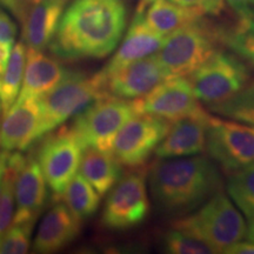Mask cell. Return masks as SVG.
<instances>
[{
	"label": "cell",
	"mask_w": 254,
	"mask_h": 254,
	"mask_svg": "<svg viewBox=\"0 0 254 254\" xmlns=\"http://www.w3.org/2000/svg\"><path fill=\"white\" fill-rule=\"evenodd\" d=\"M127 23L125 0H73L50 49L58 58H104L116 50Z\"/></svg>",
	"instance_id": "obj_1"
},
{
	"label": "cell",
	"mask_w": 254,
	"mask_h": 254,
	"mask_svg": "<svg viewBox=\"0 0 254 254\" xmlns=\"http://www.w3.org/2000/svg\"><path fill=\"white\" fill-rule=\"evenodd\" d=\"M221 178L205 157L159 159L150 170V190L165 214L186 215L220 192Z\"/></svg>",
	"instance_id": "obj_2"
},
{
	"label": "cell",
	"mask_w": 254,
	"mask_h": 254,
	"mask_svg": "<svg viewBox=\"0 0 254 254\" xmlns=\"http://www.w3.org/2000/svg\"><path fill=\"white\" fill-rule=\"evenodd\" d=\"M173 228L202 241L214 253H225L247 233V225L239 208L222 192L215 193L196 212L174 221Z\"/></svg>",
	"instance_id": "obj_3"
},
{
	"label": "cell",
	"mask_w": 254,
	"mask_h": 254,
	"mask_svg": "<svg viewBox=\"0 0 254 254\" xmlns=\"http://www.w3.org/2000/svg\"><path fill=\"white\" fill-rule=\"evenodd\" d=\"M220 31L209 27L204 19L165 37L155 55L168 77H190L217 52Z\"/></svg>",
	"instance_id": "obj_4"
},
{
	"label": "cell",
	"mask_w": 254,
	"mask_h": 254,
	"mask_svg": "<svg viewBox=\"0 0 254 254\" xmlns=\"http://www.w3.org/2000/svg\"><path fill=\"white\" fill-rule=\"evenodd\" d=\"M106 97L110 95L98 74L87 77L82 73L72 72L49 93L39 98L40 123L37 139Z\"/></svg>",
	"instance_id": "obj_5"
},
{
	"label": "cell",
	"mask_w": 254,
	"mask_h": 254,
	"mask_svg": "<svg viewBox=\"0 0 254 254\" xmlns=\"http://www.w3.org/2000/svg\"><path fill=\"white\" fill-rule=\"evenodd\" d=\"M135 114L132 100L106 97L77 114L68 128L82 148L92 146L112 151L117 133Z\"/></svg>",
	"instance_id": "obj_6"
},
{
	"label": "cell",
	"mask_w": 254,
	"mask_h": 254,
	"mask_svg": "<svg viewBox=\"0 0 254 254\" xmlns=\"http://www.w3.org/2000/svg\"><path fill=\"white\" fill-rule=\"evenodd\" d=\"M249 78V69L240 60L217 51L190 75L189 80L198 100L213 106L234 97L243 90Z\"/></svg>",
	"instance_id": "obj_7"
},
{
	"label": "cell",
	"mask_w": 254,
	"mask_h": 254,
	"mask_svg": "<svg viewBox=\"0 0 254 254\" xmlns=\"http://www.w3.org/2000/svg\"><path fill=\"white\" fill-rule=\"evenodd\" d=\"M150 212V200L144 171L120 177L107 196L101 215L105 227L123 231L141 224Z\"/></svg>",
	"instance_id": "obj_8"
},
{
	"label": "cell",
	"mask_w": 254,
	"mask_h": 254,
	"mask_svg": "<svg viewBox=\"0 0 254 254\" xmlns=\"http://www.w3.org/2000/svg\"><path fill=\"white\" fill-rule=\"evenodd\" d=\"M171 124L151 114H135L117 133L112 146L114 157L124 166H142L166 136Z\"/></svg>",
	"instance_id": "obj_9"
},
{
	"label": "cell",
	"mask_w": 254,
	"mask_h": 254,
	"mask_svg": "<svg viewBox=\"0 0 254 254\" xmlns=\"http://www.w3.org/2000/svg\"><path fill=\"white\" fill-rule=\"evenodd\" d=\"M82 150L68 127H63L56 134L47 136L40 146L37 160L46 184L58 201L66 186L78 172Z\"/></svg>",
	"instance_id": "obj_10"
},
{
	"label": "cell",
	"mask_w": 254,
	"mask_h": 254,
	"mask_svg": "<svg viewBox=\"0 0 254 254\" xmlns=\"http://www.w3.org/2000/svg\"><path fill=\"white\" fill-rule=\"evenodd\" d=\"M206 150L232 173L254 163V134L239 123L209 116Z\"/></svg>",
	"instance_id": "obj_11"
},
{
	"label": "cell",
	"mask_w": 254,
	"mask_h": 254,
	"mask_svg": "<svg viewBox=\"0 0 254 254\" xmlns=\"http://www.w3.org/2000/svg\"><path fill=\"white\" fill-rule=\"evenodd\" d=\"M132 101L138 114H151L171 123L201 110L185 77H168L144 97Z\"/></svg>",
	"instance_id": "obj_12"
},
{
	"label": "cell",
	"mask_w": 254,
	"mask_h": 254,
	"mask_svg": "<svg viewBox=\"0 0 254 254\" xmlns=\"http://www.w3.org/2000/svg\"><path fill=\"white\" fill-rule=\"evenodd\" d=\"M110 97L134 100L144 97L160 82L168 78L159 63L157 55H152L128 64L107 75L97 73Z\"/></svg>",
	"instance_id": "obj_13"
},
{
	"label": "cell",
	"mask_w": 254,
	"mask_h": 254,
	"mask_svg": "<svg viewBox=\"0 0 254 254\" xmlns=\"http://www.w3.org/2000/svg\"><path fill=\"white\" fill-rule=\"evenodd\" d=\"M209 114L204 110L171 124L167 134L155 150L159 159L198 155L207 146Z\"/></svg>",
	"instance_id": "obj_14"
},
{
	"label": "cell",
	"mask_w": 254,
	"mask_h": 254,
	"mask_svg": "<svg viewBox=\"0 0 254 254\" xmlns=\"http://www.w3.org/2000/svg\"><path fill=\"white\" fill-rule=\"evenodd\" d=\"M47 198L46 180L40 165L25 157L15 177V211L12 225H34Z\"/></svg>",
	"instance_id": "obj_15"
},
{
	"label": "cell",
	"mask_w": 254,
	"mask_h": 254,
	"mask_svg": "<svg viewBox=\"0 0 254 254\" xmlns=\"http://www.w3.org/2000/svg\"><path fill=\"white\" fill-rule=\"evenodd\" d=\"M40 123L39 99L14 103L0 126V150L25 151L37 140Z\"/></svg>",
	"instance_id": "obj_16"
},
{
	"label": "cell",
	"mask_w": 254,
	"mask_h": 254,
	"mask_svg": "<svg viewBox=\"0 0 254 254\" xmlns=\"http://www.w3.org/2000/svg\"><path fill=\"white\" fill-rule=\"evenodd\" d=\"M164 40L165 37L158 34L146 24L144 12L136 11L122 45L99 73L107 75L136 60L155 55L163 46Z\"/></svg>",
	"instance_id": "obj_17"
},
{
	"label": "cell",
	"mask_w": 254,
	"mask_h": 254,
	"mask_svg": "<svg viewBox=\"0 0 254 254\" xmlns=\"http://www.w3.org/2000/svg\"><path fill=\"white\" fill-rule=\"evenodd\" d=\"M72 71L66 69L55 58L44 55L43 51L27 47L24 81L15 103L26 99H39L67 78Z\"/></svg>",
	"instance_id": "obj_18"
},
{
	"label": "cell",
	"mask_w": 254,
	"mask_h": 254,
	"mask_svg": "<svg viewBox=\"0 0 254 254\" xmlns=\"http://www.w3.org/2000/svg\"><path fill=\"white\" fill-rule=\"evenodd\" d=\"M68 0H43L28 6L21 20L23 41L27 47L44 51L55 37Z\"/></svg>",
	"instance_id": "obj_19"
},
{
	"label": "cell",
	"mask_w": 254,
	"mask_h": 254,
	"mask_svg": "<svg viewBox=\"0 0 254 254\" xmlns=\"http://www.w3.org/2000/svg\"><path fill=\"white\" fill-rule=\"evenodd\" d=\"M80 222L65 202L58 201L41 220L33 250L37 253H53L68 245L80 232Z\"/></svg>",
	"instance_id": "obj_20"
},
{
	"label": "cell",
	"mask_w": 254,
	"mask_h": 254,
	"mask_svg": "<svg viewBox=\"0 0 254 254\" xmlns=\"http://www.w3.org/2000/svg\"><path fill=\"white\" fill-rule=\"evenodd\" d=\"M79 170L100 196L107 194L122 177V164L113 152L92 146L82 150Z\"/></svg>",
	"instance_id": "obj_21"
},
{
	"label": "cell",
	"mask_w": 254,
	"mask_h": 254,
	"mask_svg": "<svg viewBox=\"0 0 254 254\" xmlns=\"http://www.w3.org/2000/svg\"><path fill=\"white\" fill-rule=\"evenodd\" d=\"M204 15L205 12L200 7H185L171 0H154L144 11L146 24L163 37L195 23Z\"/></svg>",
	"instance_id": "obj_22"
},
{
	"label": "cell",
	"mask_w": 254,
	"mask_h": 254,
	"mask_svg": "<svg viewBox=\"0 0 254 254\" xmlns=\"http://www.w3.org/2000/svg\"><path fill=\"white\" fill-rule=\"evenodd\" d=\"M27 46L24 41H18L12 47L5 71L0 77V101L2 107V117L11 110L24 81L26 66Z\"/></svg>",
	"instance_id": "obj_23"
},
{
	"label": "cell",
	"mask_w": 254,
	"mask_h": 254,
	"mask_svg": "<svg viewBox=\"0 0 254 254\" xmlns=\"http://www.w3.org/2000/svg\"><path fill=\"white\" fill-rule=\"evenodd\" d=\"M62 199L79 221L93 215L100 205V195L80 172L66 186Z\"/></svg>",
	"instance_id": "obj_24"
},
{
	"label": "cell",
	"mask_w": 254,
	"mask_h": 254,
	"mask_svg": "<svg viewBox=\"0 0 254 254\" xmlns=\"http://www.w3.org/2000/svg\"><path fill=\"white\" fill-rule=\"evenodd\" d=\"M226 189L239 211L247 219L254 217V163L232 172Z\"/></svg>",
	"instance_id": "obj_25"
},
{
	"label": "cell",
	"mask_w": 254,
	"mask_h": 254,
	"mask_svg": "<svg viewBox=\"0 0 254 254\" xmlns=\"http://www.w3.org/2000/svg\"><path fill=\"white\" fill-rule=\"evenodd\" d=\"M25 155L9 152L6 163L2 190L0 195V236L12 225L15 206V177Z\"/></svg>",
	"instance_id": "obj_26"
},
{
	"label": "cell",
	"mask_w": 254,
	"mask_h": 254,
	"mask_svg": "<svg viewBox=\"0 0 254 254\" xmlns=\"http://www.w3.org/2000/svg\"><path fill=\"white\" fill-rule=\"evenodd\" d=\"M211 111L236 122L254 125V80L224 103L213 105Z\"/></svg>",
	"instance_id": "obj_27"
},
{
	"label": "cell",
	"mask_w": 254,
	"mask_h": 254,
	"mask_svg": "<svg viewBox=\"0 0 254 254\" xmlns=\"http://www.w3.org/2000/svg\"><path fill=\"white\" fill-rule=\"evenodd\" d=\"M221 43H225L237 55L254 65V32L238 21L233 30H220Z\"/></svg>",
	"instance_id": "obj_28"
},
{
	"label": "cell",
	"mask_w": 254,
	"mask_h": 254,
	"mask_svg": "<svg viewBox=\"0 0 254 254\" xmlns=\"http://www.w3.org/2000/svg\"><path fill=\"white\" fill-rule=\"evenodd\" d=\"M34 225H11L0 236V254H24L28 252Z\"/></svg>",
	"instance_id": "obj_29"
},
{
	"label": "cell",
	"mask_w": 254,
	"mask_h": 254,
	"mask_svg": "<svg viewBox=\"0 0 254 254\" xmlns=\"http://www.w3.org/2000/svg\"><path fill=\"white\" fill-rule=\"evenodd\" d=\"M165 250L172 254H213L214 252L202 241L184 233V232L171 230L167 232L164 239Z\"/></svg>",
	"instance_id": "obj_30"
},
{
	"label": "cell",
	"mask_w": 254,
	"mask_h": 254,
	"mask_svg": "<svg viewBox=\"0 0 254 254\" xmlns=\"http://www.w3.org/2000/svg\"><path fill=\"white\" fill-rule=\"evenodd\" d=\"M174 4L185 7H200L205 14L218 15L224 11L226 2L222 0H171Z\"/></svg>",
	"instance_id": "obj_31"
},
{
	"label": "cell",
	"mask_w": 254,
	"mask_h": 254,
	"mask_svg": "<svg viewBox=\"0 0 254 254\" xmlns=\"http://www.w3.org/2000/svg\"><path fill=\"white\" fill-rule=\"evenodd\" d=\"M17 25L11 17L0 8V45L13 47L17 37Z\"/></svg>",
	"instance_id": "obj_32"
},
{
	"label": "cell",
	"mask_w": 254,
	"mask_h": 254,
	"mask_svg": "<svg viewBox=\"0 0 254 254\" xmlns=\"http://www.w3.org/2000/svg\"><path fill=\"white\" fill-rule=\"evenodd\" d=\"M0 4L7 7L19 20H23L25 12H26V6H25L24 0H0Z\"/></svg>",
	"instance_id": "obj_33"
},
{
	"label": "cell",
	"mask_w": 254,
	"mask_h": 254,
	"mask_svg": "<svg viewBox=\"0 0 254 254\" xmlns=\"http://www.w3.org/2000/svg\"><path fill=\"white\" fill-rule=\"evenodd\" d=\"M227 254H254V243L252 241H238L225 251Z\"/></svg>",
	"instance_id": "obj_34"
},
{
	"label": "cell",
	"mask_w": 254,
	"mask_h": 254,
	"mask_svg": "<svg viewBox=\"0 0 254 254\" xmlns=\"http://www.w3.org/2000/svg\"><path fill=\"white\" fill-rule=\"evenodd\" d=\"M251 0H225V2L233 9L239 17H243L244 14L249 12L251 8Z\"/></svg>",
	"instance_id": "obj_35"
},
{
	"label": "cell",
	"mask_w": 254,
	"mask_h": 254,
	"mask_svg": "<svg viewBox=\"0 0 254 254\" xmlns=\"http://www.w3.org/2000/svg\"><path fill=\"white\" fill-rule=\"evenodd\" d=\"M239 23L254 32V7H251L247 13L244 14L243 17H239Z\"/></svg>",
	"instance_id": "obj_36"
},
{
	"label": "cell",
	"mask_w": 254,
	"mask_h": 254,
	"mask_svg": "<svg viewBox=\"0 0 254 254\" xmlns=\"http://www.w3.org/2000/svg\"><path fill=\"white\" fill-rule=\"evenodd\" d=\"M11 50H12L11 47L0 45V77L2 75V73L5 71L6 65H7Z\"/></svg>",
	"instance_id": "obj_37"
},
{
	"label": "cell",
	"mask_w": 254,
	"mask_h": 254,
	"mask_svg": "<svg viewBox=\"0 0 254 254\" xmlns=\"http://www.w3.org/2000/svg\"><path fill=\"white\" fill-rule=\"evenodd\" d=\"M9 152L0 150V195H1V190H2V180H4V172L6 163H7Z\"/></svg>",
	"instance_id": "obj_38"
},
{
	"label": "cell",
	"mask_w": 254,
	"mask_h": 254,
	"mask_svg": "<svg viewBox=\"0 0 254 254\" xmlns=\"http://www.w3.org/2000/svg\"><path fill=\"white\" fill-rule=\"evenodd\" d=\"M249 220H250V222H249V226H247L246 237L250 241L254 243V217L249 219Z\"/></svg>",
	"instance_id": "obj_39"
},
{
	"label": "cell",
	"mask_w": 254,
	"mask_h": 254,
	"mask_svg": "<svg viewBox=\"0 0 254 254\" xmlns=\"http://www.w3.org/2000/svg\"><path fill=\"white\" fill-rule=\"evenodd\" d=\"M152 1H154V0H140V4H139L138 11L139 12H144L146 7H147V6L150 5Z\"/></svg>",
	"instance_id": "obj_40"
},
{
	"label": "cell",
	"mask_w": 254,
	"mask_h": 254,
	"mask_svg": "<svg viewBox=\"0 0 254 254\" xmlns=\"http://www.w3.org/2000/svg\"><path fill=\"white\" fill-rule=\"evenodd\" d=\"M241 125H243V127L246 131H249L254 134V125H249V124H241Z\"/></svg>",
	"instance_id": "obj_41"
},
{
	"label": "cell",
	"mask_w": 254,
	"mask_h": 254,
	"mask_svg": "<svg viewBox=\"0 0 254 254\" xmlns=\"http://www.w3.org/2000/svg\"><path fill=\"white\" fill-rule=\"evenodd\" d=\"M25 1H26V5H27V8H28V6H31V5H33V4H37V2L43 1V0H25Z\"/></svg>",
	"instance_id": "obj_42"
},
{
	"label": "cell",
	"mask_w": 254,
	"mask_h": 254,
	"mask_svg": "<svg viewBox=\"0 0 254 254\" xmlns=\"http://www.w3.org/2000/svg\"><path fill=\"white\" fill-rule=\"evenodd\" d=\"M250 4H251V7H254V0H251Z\"/></svg>",
	"instance_id": "obj_43"
},
{
	"label": "cell",
	"mask_w": 254,
	"mask_h": 254,
	"mask_svg": "<svg viewBox=\"0 0 254 254\" xmlns=\"http://www.w3.org/2000/svg\"><path fill=\"white\" fill-rule=\"evenodd\" d=\"M1 111H2V107H1V101H0V117H1Z\"/></svg>",
	"instance_id": "obj_44"
},
{
	"label": "cell",
	"mask_w": 254,
	"mask_h": 254,
	"mask_svg": "<svg viewBox=\"0 0 254 254\" xmlns=\"http://www.w3.org/2000/svg\"><path fill=\"white\" fill-rule=\"evenodd\" d=\"M24 2H25V6H26V8H27V5H26V1H25V0H24Z\"/></svg>",
	"instance_id": "obj_45"
},
{
	"label": "cell",
	"mask_w": 254,
	"mask_h": 254,
	"mask_svg": "<svg viewBox=\"0 0 254 254\" xmlns=\"http://www.w3.org/2000/svg\"><path fill=\"white\" fill-rule=\"evenodd\" d=\"M222 1H225V0H222Z\"/></svg>",
	"instance_id": "obj_46"
}]
</instances>
